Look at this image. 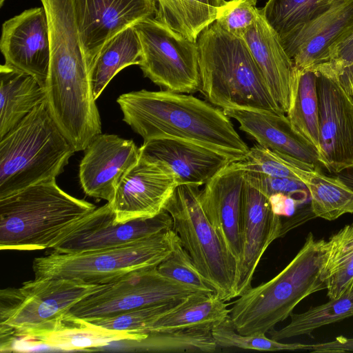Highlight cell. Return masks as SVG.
Masks as SVG:
<instances>
[{
    "instance_id": "14",
    "label": "cell",
    "mask_w": 353,
    "mask_h": 353,
    "mask_svg": "<svg viewBox=\"0 0 353 353\" xmlns=\"http://www.w3.org/2000/svg\"><path fill=\"white\" fill-rule=\"evenodd\" d=\"M179 185L170 169L140 155L139 161L119 183L109 202L115 223L151 218L165 210V206Z\"/></svg>"
},
{
    "instance_id": "1",
    "label": "cell",
    "mask_w": 353,
    "mask_h": 353,
    "mask_svg": "<svg viewBox=\"0 0 353 353\" xmlns=\"http://www.w3.org/2000/svg\"><path fill=\"white\" fill-rule=\"evenodd\" d=\"M117 101L123 120L144 141L179 139L214 150L232 162L249 150L223 110L192 95L141 90L122 94Z\"/></svg>"
},
{
    "instance_id": "17",
    "label": "cell",
    "mask_w": 353,
    "mask_h": 353,
    "mask_svg": "<svg viewBox=\"0 0 353 353\" xmlns=\"http://www.w3.org/2000/svg\"><path fill=\"white\" fill-rule=\"evenodd\" d=\"M283 221L268 198L244 179L241 233L242 251L238 263L236 298L251 288L254 272L269 245L281 237Z\"/></svg>"
},
{
    "instance_id": "45",
    "label": "cell",
    "mask_w": 353,
    "mask_h": 353,
    "mask_svg": "<svg viewBox=\"0 0 353 353\" xmlns=\"http://www.w3.org/2000/svg\"><path fill=\"white\" fill-rule=\"evenodd\" d=\"M5 0H0V6L1 7L4 3Z\"/></svg>"
},
{
    "instance_id": "27",
    "label": "cell",
    "mask_w": 353,
    "mask_h": 353,
    "mask_svg": "<svg viewBox=\"0 0 353 353\" xmlns=\"http://www.w3.org/2000/svg\"><path fill=\"white\" fill-rule=\"evenodd\" d=\"M316 72L295 68L287 117L294 129L319 152V101Z\"/></svg>"
},
{
    "instance_id": "9",
    "label": "cell",
    "mask_w": 353,
    "mask_h": 353,
    "mask_svg": "<svg viewBox=\"0 0 353 353\" xmlns=\"http://www.w3.org/2000/svg\"><path fill=\"white\" fill-rule=\"evenodd\" d=\"M141 46L139 65L144 77L165 90L192 94L201 90L199 48L155 17L134 26Z\"/></svg>"
},
{
    "instance_id": "29",
    "label": "cell",
    "mask_w": 353,
    "mask_h": 353,
    "mask_svg": "<svg viewBox=\"0 0 353 353\" xmlns=\"http://www.w3.org/2000/svg\"><path fill=\"white\" fill-rule=\"evenodd\" d=\"M310 193L311 209L316 217L334 221L353 213V192L337 176H329L317 168L303 181Z\"/></svg>"
},
{
    "instance_id": "38",
    "label": "cell",
    "mask_w": 353,
    "mask_h": 353,
    "mask_svg": "<svg viewBox=\"0 0 353 353\" xmlns=\"http://www.w3.org/2000/svg\"><path fill=\"white\" fill-rule=\"evenodd\" d=\"M325 248L324 271L327 276L331 271L353 256V222L326 241Z\"/></svg>"
},
{
    "instance_id": "11",
    "label": "cell",
    "mask_w": 353,
    "mask_h": 353,
    "mask_svg": "<svg viewBox=\"0 0 353 353\" xmlns=\"http://www.w3.org/2000/svg\"><path fill=\"white\" fill-rule=\"evenodd\" d=\"M312 69L317 74L319 161L336 174L353 165V97L327 63Z\"/></svg>"
},
{
    "instance_id": "43",
    "label": "cell",
    "mask_w": 353,
    "mask_h": 353,
    "mask_svg": "<svg viewBox=\"0 0 353 353\" xmlns=\"http://www.w3.org/2000/svg\"><path fill=\"white\" fill-rule=\"evenodd\" d=\"M353 192V165L335 174Z\"/></svg>"
},
{
    "instance_id": "37",
    "label": "cell",
    "mask_w": 353,
    "mask_h": 353,
    "mask_svg": "<svg viewBox=\"0 0 353 353\" xmlns=\"http://www.w3.org/2000/svg\"><path fill=\"white\" fill-rule=\"evenodd\" d=\"M187 13L192 40L197 41L200 34L216 18L225 0H182Z\"/></svg>"
},
{
    "instance_id": "21",
    "label": "cell",
    "mask_w": 353,
    "mask_h": 353,
    "mask_svg": "<svg viewBox=\"0 0 353 353\" xmlns=\"http://www.w3.org/2000/svg\"><path fill=\"white\" fill-rule=\"evenodd\" d=\"M223 110L239 123L241 130L261 146L307 163L321 165L316 148L294 129L285 114L239 108Z\"/></svg>"
},
{
    "instance_id": "2",
    "label": "cell",
    "mask_w": 353,
    "mask_h": 353,
    "mask_svg": "<svg viewBox=\"0 0 353 353\" xmlns=\"http://www.w3.org/2000/svg\"><path fill=\"white\" fill-rule=\"evenodd\" d=\"M325 241L309 233L287 266L272 279L250 288L230 309L229 319L241 334H266L285 320L305 298L327 289Z\"/></svg>"
},
{
    "instance_id": "42",
    "label": "cell",
    "mask_w": 353,
    "mask_h": 353,
    "mask_svg": "<svg viewBox=\"0 0 353 353\" xmlns=\"http://www.w3.org/2000/svg\"><path fill=\"white\" fill-rule=\"evenodd\" d=\"M347 351H353V339L340 336L331 342L318 343L316 352H345Z\"/></svg>"
},
{
    "instance_id": "5",
    "label": "cell",
    "mask_w": 353,
    "mask_h": 353,
    "mask_svg": "<svg viewBox=\"0 0 353 353\" xmlns=\"http://www.w3.org/2000/svg\"><path fill=\"white\" fill-rule=\"evenodd\" d=\"M105 284L66 279L34 278L0 291V351H21L51 332L71 308Z\"/></svg>"
},
{
    "instance_id": "44",
    "label": "cell",
    "mask_w": 353,
    "mask_h": 353,
    "mask_svg": "<svg viewBox=\"0 0 353 353\" xmlns=\"http://www.w3.org/2000/svg\"><path fill=\"white\" fill-rule=\"evenodd\" d=\"M350 88L352 90V97H353V83L350 85Z\"/></svg>"
},
{
    "instance_id": "39",
    "label": "cell",
    "mask_w": 353,
    "mask_h": 353,
    "mask_svg": "<svg viewBox=\"0 0 353 353\" xmlns=\"http://www.w3.org/2000/svg\"><path fill=\"white\" fill-rule=\"evenodd\" d=\"M328 66L338 75L345 89L350 92L353 83V32L336 44L330 52Z\"/></svg>"
},
{
    "instance_id": "7",
    "label": "cell",
    "mask_w": 353,
    "mask_h": 353,
    "mask_svg": "<svg viewBox=\"0 0 353 353\" xmlns=\"http://www.w3.org/2000/svg\"><path fill=\"white\" fill-rule=\"evenodd\" d=\"M179 236L165 230L121 246L35 258V278L75 280L90 284L114 282L132 272L158 266L174 249Z\"/></svg>"
},
{
    "instance_id": "18",
    "label": "cell",
    "mask_w": 353,
    "mask_h": 353,
    "mask_svg": "<svg viewBox=\"0 0 353 353\" xmlns=\"http://www.w3.org/2000/svg\"><path fill=\"white\" fill-rule=\"evenodd\" d=\"M353 32V0H337L326 12L299 30L280 39L299 70L329 61L332 48Z\"/></svg>"
},
{
    "instance_id": "10",
    "label": "cell",
    "mask_w": 353,
    "mask_h": 353,
    "mask_svg": "<svg viewBox=\"0 0 353 353\" xmlns=\"http://www.w3.org/2000/svg\"><path fill=\"white\" fill-rule=\"evenodd\" d=\"M198 292L161 275L157 266L132 272L84 298L70 313L88 321L179 301Z\"/></svg>"
},
{
    "instance_id": "15",
    "label": "cell",
    "mask_w": 353,
    "mask_h": 353,
    "mask_svg": "<svg viewBox=\"0 0 353 353\" xmlns=\"http://www.w3.org/2000/svg\"><path fill=\"white\" fill-rule=\"evenodd\" d=\"M5 64L34 77L45 88L50 60L49 26L41 7L26 10L2 25Z\"/></svg>"
},
{
    "instance_id": "31",
    "label": "cell",
    "mask_w": 353,
    "mask_h": 353,
    "mask_svg": "<svg viewBox=\"0 0 353 353\" xmlns=\"http://www.w3.org/2000/svg\"><path fill=\"white\" fill-rule=\"evenodd\" d=\"M234 163L245 172L295 179L302 182L311 171L320 168L319 166L274 152L258 143L249 148L246 154Z\"/></svg>"
},
{
    "instance_id": "41",
    "label": "cell",
    "mask_w": 353,
    "mask_h": 353,
    "mask_svg": "<svg viewBox=\"0 0 353 353\" xmlns=\"http://www.w3.org/2000/svg\"><path fill=\"white\" fill-rule=\"evenodd\" d=\"M327 296L337 299L353 287V256L327 275Z\"/></svg>"
},
{
    "instance_id": "30",
    "label": "cell",
    "mask_w": 353,
    "mask_h": 353,
    "mask_svg": "<svg viewBox=\"0 0 353 353\" xmlns=\"http://www.w3.org/2000/svg\"><path fill=\"white\" fill-rule=\"evenodd\" d=\"M337 0H268L263 15L279 39L312 22Z\"/></svg>"
},
{
    "instance_id": "8",
    "label": "cell",
    "mask_w": 353,
    "mask_h": 353,
    "mask_svg": "<svg viewBox=\"0 0 353 353\" xmlns=\"http://www.w3.org/2000/svg\"><path fill=\"white\" fill-rule=\"evenodd\" d=\"M194 185L176 187L164 210L172 229L203 276L225 301L236 298L238 262L208 219Z\"/></svg>"
},
{
    "instance_id": "28",
    "label": "cell",
    "mask_w": 353,
    "mask_h": 353,
    "mask_svg": "<svg viewBox=\"0 0 353 353\" xmlns=\"http://www.w3.org/2000/svg\"><path fill=\"white\" fill-rule=\"evenodd\" d=\"M353 316V287L337 299H330L324 304L310 307L299 313H292L290 322L285 327L272 328L268 334L276 341L311 334L315 330Z\"/></svg>"
},
{
    "instance_id": "32",
    "label": "cell",
    "mask_w": 353,
    "mask_h": 353,
    "mask_svg": "<svg viewBox=\"0 0 353 353\" xmlns=\"http://www.w3.org/2000/svg\"><path fill=\"white\" fill-rule=\"evenodd\" d=\"M157 270L165 278L198 292L215 293L213 287L196 268L191 256L181 245L179 238L170 254L157 266Z\"/></svg>"
},
{
    "instance_id": "25",
    "label": "cell",
    "mask_w": 353,
    "mask_h": 353,
    "mask_svg": "<svg viewBox=\"0 0 353 353\" xmlns=\"http://www.w3.org/2000/svg\"><path fill=\"white\" fill-rule=\"evenodd\" d=\"M228 305L216 293H194L157 320L148 333L189 329L212 331L229 317Z\"/></svg>"
},
{
    "instance_id": "23",
    "label": "cell",
    "mask_w": 353,
    "mask_h": 353,
    "mask_svg": "<svg viewBox=\"0 0 353 353\" xmlns=\"http://www.w3.org/2000/svg\"><path fill=\"white\" fill-rule=\"evenodd\" d=\"M147 334L110 330L69 313L51 332L36 339L30 347L46 346L63 351L99 348L114 342L140 341Z\"/></svg>"
},
{
    "instance_id": "24",
    "label": "cell",
    "mask_w": 353,
    "mask_h": 353,
    "mask_svg": "<svg viewBox=\"0 0 353 353\" xmlns=\"http://www.w3.org/2000/svg\"><path fill=\"white\" fill-rule=\"evenodd\" d=\"M0 139L46 100L45 88L30 74L0 66Z\"/></svg>"
},
{
    "instance_id": "19",
    "label": "cell",
    "mask_w": 353,
    "mask_h": 353,
    "mask_svg": "<svg viewBox=\"0 0 353 353\" xmlns=\"http://www.w3.org/2000/svg\"><path fill=\"white\" fill-rule=\"evenodd\" d=\"M141 157L168 167L179 185H204L232 161L209 148L175 138L143 141Z\"/></svg>"
},
{
    "instance_id": "26",
    "label": "cell",
    "mask_w": 353,
    "mask_h": 353,
    "mask_svg": "<svg viewBox=\"0 0 353 353\" xmlns=\"http://www.w3.org/2000/svg\"><path fill=\"white\" fill-rule=\"evenodd\" d=\"M141 54V43L134 26L125 29L110 39L90 68L95 99L120 70L131 65H139Z\"/></svg>"
},
{
    "instance_id": "35",
    "label": "cell",
    "mask_w": 353,
    "mask_h": 353,
    "mask_svg": "<svg viewBox=\"0 0 353 353\" xmlns=\"http://www.w3.org/2000/svg\"><path fill=\"white\" fill-rule=\"evenodd\" d=\"M257 0H230L220 8L215 20L224 31L242 38L257 19Z\"/></svg>"
},
{
    "instance_id": "22",
    "label": "cell",
    "mask_w": 353,
    "mask_h": 353,
    "mask_svg": "<svg viewBox=\"0 0 353 353\" xmlns=\"http://www.w3.org/2000/svg\"><path fill=\"white\" fill-rule=\"evenodd\" d=\"M259 67L279 108L287 113L290 107L294 65L276 32L265 21L261 8L253 25L242 37Z\"/></svg>"
},
{
    "instance_id": "16",
    "label": "cell",
    "mask_w": 353,
    "mask_h": 353,
    "mask_svg": "<svg viewBox=\"0 0 353 353\" xmlns=\"http://www.w3.org/2000/svg\"><path fill=\"white\" fill-rule=\"evenodd\" d=\"M84 152L79 165L81 188L90 196L111 202L121 179L139 161L140 148L132 140L101 133Z\"/></svg>"
},
{
    "instance_id": "12",
    "label": "cell",
    "mask_w": 353,
    "mask_h": 353,
    "mask_svg": "<svg viewBox=\"0 0 353 353\" xmlns=\"http://www.w3.org/2000/svg\"><path fill=\"white\" fill-rule=\"evenodd\" d=\"M165 210L151 218L115 223L109 202L69 228L51 248L59 253H77L121 246L172 229Z\"/></svg>"
},
{
    "instance_id": "34",
    "label": "cell",
    "mask_w": 353,
    "mask_h": 353,
    "mask_svg": "<svg viewBox=\"0 0 353 353\" xmlns=\"http://www.w3.org/2000/svg\"><path fill=\"white\" fill-rule=\"evenodd\" d=\"M212 334L217 346L222 347L271 352L307 349V344L281 343L267 337L265 334H241L236 331L229 317L214 327Z\"/></svg>"
},
{
    "instance_id": "13",
    "label": "cell",
    "mask_w": 353,
    "mask_h": 353,
    "mask_svg": "<svg viewBox=\"0 0 353 353\" xmlns=\"http://www.w3.org/2000/svg\"><path fill=\"white\" fill-rule=\"evenodd\" d=\"M157 3V0H74L80 41L90 68L117 34L154 17Z\"/></svg>"
},
{
    "instance_id": "40",
    "label": "cell",
    "mask_w": 353,
    "mask_h": 353,
    "mask_svg": "<svg viewBox=\"0 0 353 353\" xmlns=\"http://www.w3.org/2000/svg\"><path fill=\"white\" fill-rule=\"evenodd\" d=\"M154 17L175 32L192 41L182 0H157V11Z\"/></svg>"
},
{
    "instance_id": "33",
    "label": "cell",
    "mask_w": 353,
    "mask_h": 353,
    "mask_svg": "<svg viewBox=\"0 0 353 353\" xmlns=\"http://www.w3.org/2000/svg\"><path fill=\"white\" fill-rule=\"evenodd\" d=\"M181 301L158 303L119 315L94 319L90 321L110 330L124 331L132 334H147L154 323L160 317L174 309Z\"/></svg>"
},
{
    "instance_id": "3",
    "label": "cell",
    "mask_w": 353,
    "mask_h": 353,
    "mask_svg": "<svg viewBox=\"0 0 353 353\" xmlns=\"http://www.w3.org/2000/svg\"><path fill=\"white\" fill-rule=\"evenodd\" d=\"M200 92L223 110L248 109L285 114L277 105L265 79L243 38L215 22L199 35Z\"/></svg>"
},
{
    "instance_id": "4",
    "label": "cell",
    "mask_w": 353,
    "mask_h": 353,
    "mask_svg": "<svg viewBox=\"0 0 353 353\" xmlns=\"http://www.w3.org/2000/svg\"><path fill=\"white\" fill-rule=\"evenodd\" d=\"M96 208L64 192L56 179L0 198V249L52 248L69 228Z\"/></svg>"
},
{
    "instance_id": "20",
    "label": "cell",
    "mask_w": 353,
    "mask_h": 353,
    "mask_svg": "<svg viewBox=\"0 0 353 353\" xmlns=\"http://www.w3.org/2000/svg\"><path fill=\"white\" fill-rule=\"evenodd\" d=\"M243 174L244 172L232 162L205 183L200 193L203 211L238 263L242 251Z\"/></svg>"
},
{
    "instance_id": "6",
    "label": "cell",
    "mask_w": 353,
    "mask_h": 353,
    "mask_svg": "<svg viewBox=\"0 0 353 353\" xmlns=\"http://www.w3.org/2000/svg\"><path fill=\"white\" fill-rule=\"evenodd\" d=\"M74 152L44 101L0 139V198L56 179Z\"/></svg>"
},
{
    "instance_id": "36",
    "label": "cell",
    "mask_w": 353,
    "mask_h": 353,
    "mask_svg": "<svg viewBox=\"0 0 353 353\" xmlns=\"http://www.w3.org/2000/svg\"><path fill=\"white\" fill-rule=\"evenodd\" d=\"M244 179L268 198L282 194L291 196L302 203L310 202V196L305 184L300 180L275 177L256 172H244Z\"/></svg>"
}]
</instances>
